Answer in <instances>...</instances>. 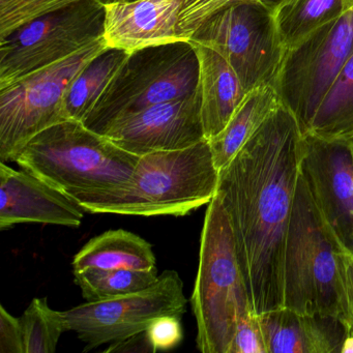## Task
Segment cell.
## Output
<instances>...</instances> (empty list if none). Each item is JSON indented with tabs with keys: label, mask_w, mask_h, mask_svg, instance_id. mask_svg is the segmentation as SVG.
I'll return each mask as SVG.
<instances>
[{
	"label": "cell",
	"mask_w": 353,
	"mask_h": 353,
	"mask_svg": "<svg viewBox=\"0 0 353 353\" xmlns=\"http://www.w3.org/2000/svg\"><path fill=\"white\" fill-rule=\"evenodd\" d=\"M281 104L274 86H261L248 92L224 130L208 140L219 171L235 158L248 140Z\"/></svg>",
	"instance_id": "obj_19"
},
{
	"label": "cell",
	"mask_w": 353,
	"mask_h": 353,
	"mask_svg": "<svg viewBox=\"0 0 353 353\" xmlns=\"http://www.w3.org/2000/svg\"><path fill=\"white\" fill-rule=\"evenodd\" d=\"M268 353H341L347 325L338 318L282 307L260 314Z\"/></svg>",
	"instance_id": "obj_16"
},
{
	"label": "cell",
	"mask_w": 353,
	"mask_h": 353,
	"mask_svg": "<svg viewBox=\"0 0 353 353\" xmlns=\"http://www.w3.org/2000/svg\"><path fill=\"white\" fill-rule=\"evenodd\" d=\"M20 322L26 353L55 352L59 338L68 330L63 312L51 309L47 297L32 299Z\"/></svg>",
	"instance_id": "obj_24"
},
{
	"label": "cell",
	"mask_w": 353,
	"mask_h": 353,
	"mask_svg": "<svg viewBox=\"0 0 353 353\" xmlns=\"http://www.w3.org/2000/svg\"><path fill=\"white\" fill-rule=\"evenodd\" d=\"M181 317L175 315H164L150 322L145 330L154 352L174 349L183 339Z\"/></svg>",
	"instance_id": "obj_26"
},
{
	"label": "cell",
	"mask_w": 353,
	"mask_h": 353,
	"mask_svg": "<svg viewBox=\"0 0 353 353\" xmlns=\"http://www.w3.org/2000/svg\"><path fill=\"white\" fill-rule=\"evenodd\" d=\"M104 20V3L79 0L0 40V90L102 40Z\"/></svg>",
	"instance_id": "obj_10"
},
{
	"label": "cell",
	"mask_w": 353,
	"mask_h": 353,
	"mask_svg": "<svg viewBox=\"0 0 353 353\" xmlns=\"http://www.w3.org/2000/svg\"><path fill=\"white\" fill-rule=\"evenodd\" d=\"M229 353H268L259 318L252 311L239 322Z\"/></svg>",
	"instance_id": "obj_27"
},
{
	"label": "cell",
	"mask_w": 353,
	"mask_h": 353,
	"mask_svg": "<svg viewBox=\"0 0 353 353\" xmlns=\"http://www.w3.org/2000/svg\"><path fill=\"white\" fill-rule=\"evenodd\" d=\"M187 303L181 276L175 270H166L143 290L88 301L63 314L68 330L75 332L88 351L145 332L160 316L183 317Z\"/></svg>",
	"instance_id": "obj_11"
},
{
	"label": "cell",
	"mask_w": 353,
	"mask_h": 353,
	"mask_svg": "<svg viewBox=\"0 0 353 353\" xmlns=\"http://www.w3.org/2000/svg\"><path fill=\"white\" fill-rule=\"evenodd\" d=\"M104 39L0 90V161L15 162L26 144L67 121L63 99L80 72L104 49Z\"/></svg>",
	"instance_id": "obj_8"
},
{
	"label": "cell",
	"mask_w": 353,
	"mask_h": 353,
	"mask_svg": "<svg viewBox=\"0 0 353 353\" xmlns=\"http://www.w3.org/2000/svg\"><path fill=\"white\" fill-rule=\"evenodd\" d=\"M345 253L326 227L301 172L285 248L284 307L332 316L348 325Z\"/></svg>",
	"instance_id": "obj_4"
},
{
	"label": "cell",
	"mask_w": 353,
	"mask_h": 353,
	"mask_svg": "<svg viewBox=\"0 0 353 353\" xmlns=\"http://www.w3.org/2000/svg\"><path fill=\"white\" fill-rule=\"evenodd\" d=\"M353 52V8L285 49L274 88L307 133Z\"/></svg>",
	"instance_id": "obj_9"
},
{
	"label": "cell",
	"mask_w": 353,
	"mask_h": 353,
	"mask_svg": "<svg viewBox=\"0 0 353 353\" xmlns=\"http://www.w3.org/2000/svg\"><path fill=\"white\" fill-rule=\"evenodd\" d=\"M264 3L272 8V9L276 10L284 0H261Z\"/></svg>",
	"instance_id": "obj_33"
},
{
	"label": "cell",
	"mask_w": 353,
	"mask_h": 353,
	"mask_svg": "<svg viewBox=\"0 0 353 353\" xmlns=\"http://www.w3.org/2000/svg\"><path fill=\"white\" fill-rule=\"evenodd\" d=\"M190 41L219 53L247 94L261 86H274L285 54L274 10L261 0L227 3L210 15Z\"/></svg>",
	"instance_id": "obj_7"
},
{
	"label": "cell",
	"mask_w": 353,
	"mask_h": 353,
	"mask_svg": "<svg viewBox=\"0 0 353 353\" xmlns=\"http://www.w3.org/2000/svg\"><path fill=\"white\" fill-rule=\"evenodd\" d=\"M74 272L98 270H154L152 245L123 229L108 230L90 239L73 259Z\"/></svg>",
	"instance_id": "obj_18"
},
{
	"label": "cell",
	"mask_w": 353,
	"mask_h": 353,
	"mask_svg": "<svg viewBox=\"0 0 353 353\" xmlns=\"http://www.w3.org/2000/svg\"><path fill=\"white\" fill-rule=\"evenodd\" d=\"M191 305L197 323L196 345L203 353H229L237 324L254 311L232 227L218 194L204 216Z\"/></svg>",
	"instance_id": "obj_5"
},
{
	"label": "cell",
	"mask_w": 353,
	"mask_h": 353,
	"mask_svg": "<svg viewBox=\"0 0 353 353\" xmlns=\"http://www.w3.org/2000/svg\"><path fill=\"white\" fill-rule=\"evenodd\" d=\"M128 55L129 53L119 49H104L80 72L63 99L67 121H85Z\"/></svg>",
	"instance_id": "obj_21"
},
{
	"label": "cell",
	"mask_w": 353,
	"mask_h": 353,
	"mask_svg": "<svg viewBox=\"0 0 353 353\" xmlns=\"http://www.w3.org/2000/svg\"><path fill=\"white\" fill-rule=\"evenodd\" d=\"M0 353H26L20 318L0 305Z\"/></svg>",
	"instance_id": "obj_29"
},
{
	"label": "cell",
	"mask_w": 353,
	"mask_h": 353,
	"mask_svg": "<svg viewBox=\"0 0 353 353\" xmlns=\"http://www.w3.org/2000/svg\"><path fill=\"white\" fill-rule=\"evenodd\" d=\"M234 0H185L179 16V32L185 40L214 12Z\"/></svg>",
	"instance_id": "obj_28"
},
{
	"label": "cell",
	"mask_w": 353,
	"mask_h": 353,
	"mask_svg": "<svg viewBox=\"0 0 353 353\" xmlns=\"http://www.w3.org/2000/svg\"><path fill=\"white\" fill-rule=\"evenodd\" d=\"M127 1H131V0H127Z\"/></svg>",
	"instance_id": "obj_36"
},
{
	"label": "cell",
	"mask_w": 353,
	"mask_h": 353,
	"mask_svg": "<svg viewBox=\"0 0 353 353\" xmlns=\"http://www.w3.org/2000/svg\"><path fill=\"white\" fill-rule=\"evenodd\" d=\"M301 172L339 245L353 254V150L303 135Z\"/></svg>",
	"instance_id": "obj_12"
},
{
	"label": "cell",
	"mask_w": 353,
	"mask_h": 353,
	"mask_svg": "<svg viewBox=\"0 0 353 353\" xmlns=\"http://www.w3.org/2000/svg\"><path fill=\"white\" fill-rule=\"evenodd\" d=\"M303 135L353 150V52Z\"/></svg>",
	"instance_id": "obj_20"
},
{
	"label": "cell",
	"mask_w": 353,
	"mask_h": 353,
	"mask_svg": "<svg viewBox=\"0 0 353 353\" xmlns=\"http://www.w3.org/2000/svg\"><path fill=\"white\" fill-rule=\"evenodd\" d=\"M106 352H154L146 332L113 342Z\"/></svg>",
	"instance_id": "obj_30"
},
{
	"label": "cell",
	"mask_w": 353,
	"mask_h": 353,
	"mask_svg": "<svg viewBox=\"0 0 353 353\" xmlns=\"http://www.w3.org/2000/svg\"><path fill=\"white\" fill-rule=\"evenodd\" d=\"M343 280L348 313V325H353V254L345 253L343 256Z\"/></svg>",
	"instance_id": "obj_31"
},
{
	"label": "cell",
	"mask_w": 353,
	"mask_h": 353,
	"mask_svg": "<svg viewBox=\"0 0 353 353\" xmlns=\"http://www.w3.org/2000/svg\"><path fill=\"white\" fill-rule=\"evenodd\" d=\"M139 158L83 123L65 121L34 136L15 162L77 201L123 187Z\"/></svg>",
	"instance_id": "obj_3"
},
{
	"label": "cell",
	"mask_w": 353,
	"mask_h": 353,
	"mask_svg": "<svg viewBox=\"0 0 353 353\" xmlns=\"http://www.w3.org/2000/svg\"><path fill=\"white\" fill-rule=\"evenodd\" d=\"M199 61L190 41L150 47L128 55L83 121L102 135L119 117L195 94Z\"/></svg>",
	"instance_id": "obj_6"
},
{
	"label": "cell",
	"mask_w": 353,
	"mask_h": 353,
	"mask_svg": "<svg viewBox=\"0 0 353 353\" xmlns=\"http://www.w3.org/2000/svg\"><path fill=\"white\" fill-rule=\"evenodd\" d=\"M75 283L88 301H103L143 290L159 279L154 270H90L74 272Z\"/></svg>",
	"instance_id": "obj_23"
},
{
	"label": "cell",
	"mask_w": 353,
	"mask_h": 353,
	"mask_svg": "<svg viewBox=\"0 0 353 353\" xmlns=\"http://www.w3.org/2000/svg\"><path fill=\"white\" fill-rule=\"evenodd\" d=\"M348 9L346 0H284L274 14L285 49L338 19Z\"/></svg>",
	"instance_id": "obj_22"
},
{
	"label": "cell",
	"mask_w": 353,
	"mask_h": 353,
	"mask_svg": "<svg viewBox=\"0 0 353 353\" xmlns=\"http://www.w3.org/2000/svg\"><path fill=\"white\" fill-rule=\"evenodd\" d=\"M346 1L349 9H350V8H353V0H346Z\"/></svg>",
	"instance_id": "obj_34"
},
{
	"label": "cell",
	"mask_w": 353,
	"mask_h": 353,
	"mask_svg": "<svg viewBox=\"0 0 353 353\" xmlns=\"http://www.w3.org/2000/svg\"><path fill=\"white\" fill-rule=\"evenodd\" d=\"M341 353H353V325H347V334Z\"/></svg>",
	"instance_id": "obj_32"
},
{
	"label": "cell",
	"mask_w": 353,
	"mask_h": 353,
	"mask_svg": "<svg viewBox=\"0 0 353 353\" xmlns=\"http://www.w3.org/2000/svg\"><path fill=\"white\" fill-rule=\"evenodd\" d=\"M102 135L138 157L191 148L205 139L199 92L119 117Z\"/></svg>",
	"instance_id": "obj_13"
},
{
	"label": "cell",
	"mask_w": 353,
	"mask_h": 353,
	"mask_svg": "<svg viewBox=\"0 0 353 353\" xmlns=\"http://www.w3.org/2000/svg\"><path fill=\"white\" fill-rule=\"evenodd\" d=\"M185 0H114L104 3L107 48L131 53L150 47L185 42L179 23Z\"/></svg>",
	"instance_id": "obj_14"
},
{
	"label": "cell",
	"mask_w": 353,
	"mask_h": 353,
	"mask_svg": "<svg viewBox=\"0 0 353 353\" xmlns=\"http://www.w3.org/2000/svg\"><path fill=\"white\" fill-rule=\"evenodd\" d=\"M84 210L28 171L0 162V229L24 223L79 227Z\"/></svg>",
	"instance_id": "obj_15"
},
{
	"label": "cell",
	"mask_w": 353,
	"mask_h": 353,
	"mask_svg": "<svg viewBox=\"0 0 353 353\" xmlns=\"http://www.w3.org/2000/svg\"><path fill=\"white\" fill-rule=\"evenodd\" d=\"M79 0H0V40L22 26Z\"/></svg>",
	"instance_id": "obj_25"
},
{
	"label": "cell",
	"mask_w": 353,
	"mask_h": 353,
	"mask_svg": "<svg viewBox=\"0 0 353 353\" xmlns=\"http://www.w3.org/2000/svg\"><path fill=\"white\" fill-rule=\"evenodd\" d=\"M191 43L199 61L198 92L202 125L205 139L210 140L224 130L247 92L236 73L219 53Z\"/></svg>",
	"instance_id": "obj_17"
},
{
	"label": "cell",
	"mask_w": 353,
	"mask_h": 353,
	"mask_svg": "<svg viewBox=\"0 0 353 353\" xmlns=\"http://www.w3.org/2000/svg\"><path fill=\"white\" fill-rule=\"evenodd\" d=\"M99 1H101V3H106V0H99Z\"/></svg>",
	"instance_id": "obj_35"
},
{
	"label": "cell",
	"mask_w": 353,
	"mask_h": 353,
	"mask_svg": "<svg viewBox=\"0 0 353 353\" xmlns=\"http://www.w3.org/2000/svg\"><path fill=\"white\" fill-rule=\"evenodd\" d=\"M218 185L219 170L204 139L183 150L144 154L123 187L76 202L92 214L183 216L208 205Z\"/></svg>",
	"instance_id": "obj_2"
},
{
	"label": "cell",
	"mask_w": 353,
	"mask_h": 353,
	"mask_svg": "<svg viewBox=\"0 0 353 353\" xmlns=\"http://www.w3.org/2000/svg\"><path fill=\"white\" fill-rule=\"evenodd\" d=\"M303 156V132L281 104L219 171L216 194L257 315L284 307L285 248Z\"/></svg>",
	"instance_id": "obj_1"
}]
</instances>
